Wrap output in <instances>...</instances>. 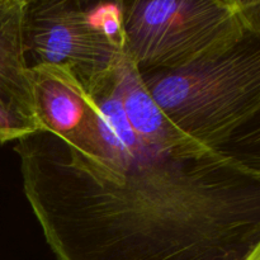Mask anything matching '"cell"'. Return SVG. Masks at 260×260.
<instances>
[{
  "mask_svg": "<svg viewBox=\"0 0 260 260\" xmlns=\"http://www.w3.org/2000/svg\"><path fill=\"white\" fill-rule=\"evenodd\" d=\"M79 145L15 141L25 200L57 260H260L259 164L169 123L128 57Z\"/></svg>",
  "mask_w": 260,
  "mask_h": 260,
  "instance_id": "obj_1",
  "label": "cell"
},
{
  "mask_svg": "<svg viewBox=\"0 0 260 260\" xmlns=\"http://www.w3.org/2000/svg\"><path fill=\"white\" fill-rule=\"evenodd\" d=\"M140 76L162 116L189 139L241 159L239 145L259 147L260 36L202 62Z\"/></svg>",
  "mask_w": 260,
  "mask_h": 260,
  "instance_id": "obj_2",
  "label": "cell"
},
{
  "mask_svg": "<svg viewBox=\"0 0 260 260\" xmlns=\"http://www.w3.org/2000/svg\"><path fill=\"white\" fill-rule=\"evenodd\" d=\"M123 33L140 74L174 70L260 36V0H123Z\"/></svg>",
  "mask_w": 260,
  "mask_h": 260,
  "instance_id": "obj_3",
  "label": "cell"
},
{
  "mask_svg": "<svg viewBox=\"0 0 260 260\" xmlns=\"http://www.w3.org/2000/svg\"><path fill=\"white\" fill-rule=\"evenodd\" d=\"M25 40L30 66L65 71L93 98L127 57L123 0H28Z\"/></svg>",
  "mask_w": 260,
  "mask_h": 260,
  "instance_id": "obj_4",
  "label": "cell"
},
{
  "mask_svg": "<svg viewBox=\"0 0 260 260\" xmlns=\"http://www.w3.org/2000/svg\"><path fill=\"white\" fill-rule=\"evenodd\" d=\"M35 119L40 129L79 145L93 132L96 108L93 98L65 71L30 66Z\"/></svg>",
  "mask_w": 260,
  "mask_h": 260,
  "instance_id": "obj_5",
  "label": "cell"
},
{
  "mask_svg": "<svg viewBox=\"0 0 260 260\" xmlns=\"http://www.w3.org/2000/svg\"><path fill=\"white\" fill-rule=\"evenodd\" d=\"M27 7L28 0H0V103L35 119L25 40Z\"/></svg>",
  "mask_w": 260,
  "mask_h": 260,
  "instance_id": "obj_6",
  "label": "cell"
},
{
  "mask_svg": "<svg viewBox=\"0 0 260 260\" xmlns=\"http://www.w3.org/2000/svg\"><path fill=\"white\" fill-rule=\"evenodd\" d=\"M38 129L40 127L32 117L0 103V144L18 141Z\"/></svg>",
  "mask_w": 260,
  "mask_h": 260,
  "instance_id": "obj_7",
  "label": "cell"
}]
</instances>
